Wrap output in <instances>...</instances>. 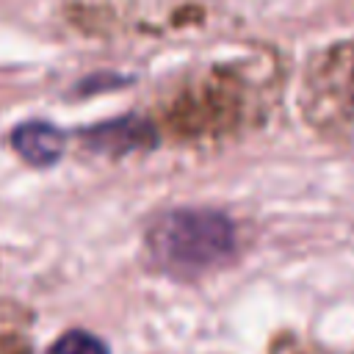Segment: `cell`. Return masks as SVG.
Masks as SVG:
<instances>
[{"label": "cell", "mask_w": 354, "mask_h": 354, "mask_svg": "<svg viewBox=\"0 0 354 354\" xmlns=\"http://www.w3.org/2000/svg\"><path fill=\"white\" fill-rule=\"evenodd\" d=\"M83 141L97 152L119 155V152H127V149L149 147L155 141V133L144 119L124 116V119H113V122H105V124H97V127L86 130Z\"/></svg>", "instance_id": "obj_3"}, {"label": "cell", "mask_w": 354, "mask_h": 354, "mask_svg": "<svg viewBox=\"0 0 354 354\" xmlns=\"http://www.w3.org/2000/svg\"><path fill=\"white\" fill-rule=\"evenodd\" d=\"M47 354H108V346L91 335V332H83V329H72L66 335H61Z\"/></svg>", "instance_id": "obj_4"}, {"label": "cell", "mask_w": 354, "mask_h": 354, "mask_svg": "<svg viewBox=\"0 0 354 354\" xmlns=\"http://www.w3.org/2000/svg\"><path fill=\"white\" fill-rule=\"evenodd\" d=\"M149 252L171 274H199L221 266L235 249V227L218 210L183 207L155 221Z\"/></svg>", "instance_id": "obj_1"}, {"label": "cell", "mask_w": 354, "mask_h": 354, "mask_svg": "<svg viewBox=\"0 0 354 354\" xmlns=\"http://www.w3.org/2000/svg\"><path fill=\"white\" fill-rule=\"evenodd\" d=\"M11 147L19 152V158L25 163L47 169V166L61 160L64 147H66V136L50 122H25V124L14 127Z\"/></svg>", "instance_id": "obj_2"}]
</instances>
